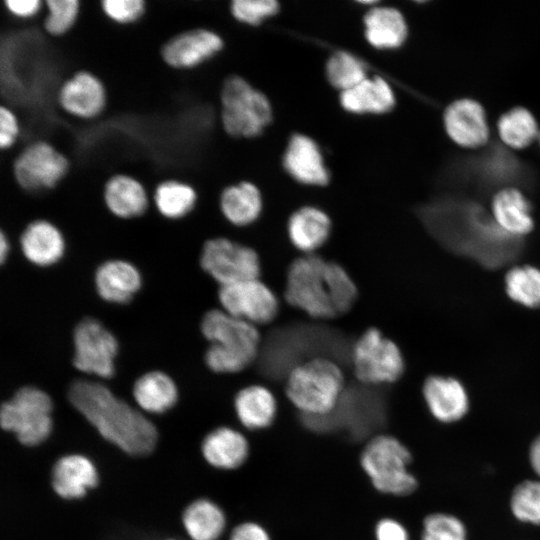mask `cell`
Masks as SVG:
<instances>
[{"label":"cell","mask_w":540,"mask_h":540,"mask_svg":"<svg viewBox=\"0 0 540 540\" xmlns=\"http://www.w3.org/2000/svg\"><path fill=\"white\" fill-rule=\"evenodd\" d=\"M51 484L61 498L79 499L85 496L89 489L97 486V469L84 455H65L59 458L52 468Z\"/></svg>","instance_id":"23"},{"label":"cell","mask_w":540,"mask_h":540,"mask_svg":"<svg viewBox=\"0 0 540 540\" xmlns=\"http://www.w3.org/2000/svg\"><path fill=\"white\" fill-rule=\"evenodd\" d=\"M104 14L118 24H129L140 19L146 8L144 0H102Z\"/></svg>","instance_id":"41"},{"label":"cell","mask_w":540,"mask_h":540,"mask_svg":"<svg viewBox=\"0 0 540 540\" xmlns=\"http://www.w3.org/2000/svg\"><path fill=\"white\" fill-rule=\"evenodd\" d=\"M221 123L235 137H255L270 124L272 108L267 97L240 76L228 77L221 88Z\"/></svg>","instance_id":"7"},{"label":"cell","mask_w":540,"mask_h":540,"mask_svg":"<svg viewBox=\"0 0 540 540\" xmlns=\"http://www.w3.org/2000/svg\"><path fill=\"white\" fill-rule=\"evenodd\" d=\"M68 170L69 162L65 155L45 141L26 146L13 162L14 178L27 191L54 188Z\"/></svg>","instance_id":"13"},{"label":"cell","mask_w":540,"mask_h":540,"mask_svg":"<svg viewBox=\"0 0 540 540\" xmlns=\"http://www.w3.org/2000/svg\"><path fill=\"white\" fill-rule=\"evenodd\" d=\"M47 14L43 27L52 36H61L71 29L80 11L78 0H46Z\"/></svg>","instance_id":"38"},{"label":"cell","mask_w":540,"mask_h":540,"mask_svg":"<svg viewBox=\"0 0 540 540\" xmlns=\"http://www.w3.org/2000/svg\"><path fill=\"white\" fill-rule=\"evenodd\" d=\"M250 442L240 430L219 426L209 431L202 440L201 453L213 468L232 471L243 466L250 456Z\"/></svg>","instance_id":"18"},{"label":"cell","mask_w":540,"mask_h":540,"mask_svg":"<svg viewBox=\"0 0 540 540\" xmlns=\"http://www.w3.org/2000/svg\"><path fill=\"white\" fill-rule=\"evenodd\" d=\"M433 232L447 249L486 268L501 267L515 260L523 250L522 239L505 233L480 210H471L467 217L455 223L434 225Z\"/></svg>","instance_id":"2"},{"label":"cell","mask_w":540,"mask_h":540,"mask_svg":"<svg viewBox=\"0 0 540 540\" xmlns=\"http://www.w3.org/2000/svg\"><path fill=\"white\" fill-rule=\"evenodd\" d=\"M153 201L157 211L163 217L177 220L193 210L197 194L188 183L177 179H167L155 187Z\"/></svg>","instance_id":"32"},{"label":"cell","mask_w":540,"mask_h":540,"mask_svg":"<svg viewBox=\"0 0 540 540\" xmlns=\"http://www.w3.org/2000/svg\"><path fill=\"white\" fill-rule=\"evenodd\" d=\"M19 244L26 260L38 267L58 263L66 250L65 238L60 229L45 219L30 222L22 231Z\"/></svg>","instance_id":"20"},{"label":"cell","mask_w":540,"mask_h":540,"mask_svg":"<svg viewBox=\"0 0 540 540\" xmlns=\"http://www.w3.org/2000/svg\"><path fill=\"white\" fill-rule=\"evenodd\" d=\"M412 455L396 437L379 434L363 447L359 463L371 486L384 495L406 496L417 488L409 470Z\"/></svg>","instance_id":"5"},{"label":"cell","mask_w":540,"mask_h":540,"mask_svg":"<svg viewBox=\"0 0 540 540\" xmlns=\"http://www.w3.org/2000/svg\"><path fill=\"white\" fill-rule=\"evenodd\" d=\"M10 252V242L4 231L0 233V260L2 263L8 258Z\"/></svg>","instance_id":"47"},{"label":"cell","mask_w":540,"mask_h":540,"mask_svg":"<svg viewBox=\"0 0 540 540\" xmlns=\"http://www.w3.org/2000/svg\"><path fill=\"white\" fill-rule=\"evenodd\" d=\"M221 309L255 326L272 322L279 312V300L260 278L219 286Z\"/></svg>","instance_id":"12"},{"label":"cell","mask_w":540,"mask_h":540,"mask_svg":"<svg viewBox=\"0 0 540 540\" xmlns=\"http://www.w3.org/2000/svg\"><path fill=\"white\" fill-rule=\"evenodd\" d=\"M505 291L510 299L528 308L540 307V269L515 266L505 276Z\"/></svg>","instance_id":"34"},{"label":"cell","mask_w":540,"mask_h":540,"mask_svg":"<svg viewBox=\"0 0 540 540\" xmlns=\"http://www.w3.org/2000/svg\"><path fill=\"white\" fill-rule=\"evenodd\" d=\"M340 104L344 110L354 114H383L394 107L395 96L385 79L374 76L340 92Z\"/></svg>","instance_id":"27"},{"label":"cell","mask_w":540,"mask_h":540,"mask_svg":"<svg viewBox=\"0 0 540 540\" xmlns=\"http://www.w3.org/2000/svg\"><path fill=\"white\" fill-rule=\"evenodd\" d=\"M103 199L107 209L122 219L141 216L148 208L144 186L127 174H115L105 182Z\"/></svg>","instance_id":"25"},{"label":"cell","mask_w":540,"mask_h":540,"mask_svg":"<svg viewBox=\"0 0 540 540\" xmlns=\"http://www.w3.org/2000/svg\"><path fill=\"white\" fill-rule=\"evenodd\" d=\"M19 122L16 115L8 107H0V148L9 149L19 134Z\"/></svg>","instance_id":"42"},{"label":"cell","mask_w":540,"mask_h":540,"mask_svg":"<svg viewBox=\"0 0 540 540\" xmlns=\"http://www.w3.org/2000/svg\"><path fill=\"white\" fill-rule=\"evenodd\" d=\"M200 265L219 286L260 278L261 274L257 251L225 237L208 239L204 243Z\"/></svg>","instance_id":"10"},{"label":"cell","mask_w":540,"mask_h":540,"mask_svg":"<svg viewBox=\"0 0 540 540\" xmlns=\"http://www.w3.org/2000/svg\"><path fill=\"white\" fill-rule=\"evenodd\" d=\"M345 387V376L333 359L316 356L289 369L285 395L302 414L323 417L338 406Z\"/></svg>","instance_id":"4"},{"label":"cell","mask_w":540,"mask_h":540,"mask_svg":"<svg viewBox=\"0 0 540 540\" xmlns=\"http://www.w3.org/2000/svg\"><path fill=\"white\" fill-rule=\"evenodd\" d=\"M497 127L504 144L514 149L528 147L540 135L534 116L523 107L504 113L499 118Z\"/></svg>","instance_id":"33"},{"label":"cell","mask_w":540,"mask_h":540,"mask_svg":"<svg viewBox=\"0 0 540 540\" xmlns=\"http://www.w3.org/2000/svg\"><path fill=\"white\" fill-rule=\"evenodd\" d=\"M182 522L191 540H219L227 525L223 509L208 498L191 502L183 511Z\"/></svg>","instance_id":"31"},{"label":"cell","mask_w":540,"mask_h":540,"mask_svg":"<svg viewBox=\"0 0 540 540\" xmlns=\"http://www.w3.org/2000/svg\"><path fill=\"white\" fill-rule=\"evenodd\" d=\"M220 210L225 219L238 227L254 223L263 209L260 190L251 182L244 181L226 187L220 195Z\"/></svg>","instance_id":"30"},{"label":"cell","mask_w":540,"mask_h":540,"mask_svg":"<svg viewBox=\"0 0 540 540\" xmlns=\"http://www.w3.org/2000/svg\"><path fill=\"white\" fill-rule=\"evenodd\" d=\"M367 42L377 49H395L406 40L408 29L401 12L392 7H371L364 16Z\"/></svg>","instance_id":"28"},{"label":"cell","mask_w":540,"mask_h":540,"mask_svg":"<svg viewBox=\"0 0 540 540\" xmlns=\"http://www.w3.org/2000/svg\"><path fill=\"white\" fill-rule=\"evenodd\" d=\"M332 223L322 209L304 206L294 211L287 222L288 239L303 254H313L329 239Z\"/></svg>","instance_id":"24"},{"label":"cell","mask_w":540,"mask_h":540,"mask_svg":"<svg viewBox=\"0 0 540 540\" xmlns=\"http://www.w3.org/2000/svg\"><path fill=\"white\" fill-rule=\"evenodd\" d=\"M6 9L19 18H30L36 15L42 7L40 0H5Z\"/></svg>","instance_id":"45"},{"label":"cell","mask_w":540,"mask_h":540,"mask_svg":"<svg viewBox=\"0 0 540 540\" xmlns=\"http://www.w3.org/2000/svg\"><path fill=\"white\" fill-rule=\"evenodd\" d=\"M68 399L104 439L125 453L142 456L155 447L158 433L153 423L104 384L76 380Z\"/></svg>","instance_id":"1"},{"label":"cell","mask_w":540,"mask_h":540,"mask_svg":"<svg viewBox=\"0 0 540 540\" xmlns=\"http://www.w3.org/2000/svg\"><path fill=\"white\" fill-rule=\"evenodd\" d=\"M233 408L240 425L253 432L271 427L278 414V402L272 390L256 383L236 393Z\"/></svg>","instance_id":"22"},{"label":"cell","mask_w":540,"mask_h":540,"mask_svg":"<svg viewBox=\"0 0 540 540\" xmlns=\"http://www.w3.org/2000/svg\"><path fill=\"white\" fill-rule=\"evenodd\" d=\"M200 329L209 342L204 361L212 372L238 373L256 360L261 341L257 326L222 309H211L203 315Z\"/></svg>","instance_id":"3"},{"label":"cell","mask_w":540,"mask_h":540,"mask_svg":"<svg viewBox=\"0 0 540 540\" xmlns=\"http://www.w3.org/2000/svg\"><path fill=\"white\" fill-rule=\"evenodd\" d=\"M444 127L459 146L477 148L489 138V127L483 107L472 99H459L444 112Z\"/></svg>","instance_id":"17"},{"label":"cell","mask_w":540,"mask_h":540,"mask_svg":"<svg viewBox=\"0 0 540 540\" xmlns=\"http://www.w3.org/2000/svg\"><path fill=\"white\" fill-rule=\"evenodd\" d=\"M326 76L329 83L341 92L349 90L367 77V67L355 55L338 51L332 54L326 63Z\"/></svg>","instance_id":"35"},{"label":"cell","mask_w":540,"mask_h":540,"mask_svg":"<svg viewBox=\"0 0 540 540\" xmlns=\"http://www.w3.org/2000/svg\"><path fill=\"white\" fill-rule=\"evenodd\" d=\"M73 346V365L78 371L103 379L113 377L119 343L99 320H80L73 330Z\"/></svg>","instance_id":"11"},{"label":"cell","mask_w":540,"mask_h":540,"mask_svg":"<svg viewBox=\"0 0 540 540\" xmlns=\"http://www.w3.org/2000/svg\"><path fill=\"white\" fill-rule=\"evenodd\" d=\"M421 540H466L465 526L452 515L430 514L423 521Z\"/></svg>","instance_id":"39"},{"label":"cell","mask_w":540,"mask_h":540,"mask_svg":"<svg viewBox=\"0 0 540 540\" xmlns=\"http://www.w3.org/2000/svg\"><path fill=\"white\" fill-rule=\"evenodd\" d=\"M94 283L101 299L114 304L130 302L142 286V276L131 262L111 259L95 272Z\"/></svg>","instance_id":"21"},{"label":"cell","mask_w":540,"mask_h":540,"mask_svg":"<svg viewBox=\"0 0 540 540\" xmlns=\"http://www.w3.org/2000/svg\"><path fill=\"white\" fill-rule=\"evenodd\" d=\"M425 403L434 418L451 423L463 418L469 409V397L463 384L454 377L432 375L423 389Z\"/></svg>","instance_id":"19"},{"label":"cell","mask_w":540,"mask_h":540,"mask_svg":"<svg viewBox=\"0 0 540 540\" xmlns=\"http://www.w3.org/2000/svg\"><path fill=\"white\" fill-rule=\"evenodd\" d=\"M530 462L534 471L540 477V436L533 442L531 446Z\"/></svg>","instance_id":"46"},{"label":"cell","mask_w":540,"mask_h":540,"mask_svg":"<svg viewBox=\"0 0 540 540\" xmlns=\"http://www.w3.org/2000/svg\"><path fill=\"white\" fill-rule=\"evenodd\" d=\"M52 410V400L45 391L23 386L2 403L0 424L4 430L14 433L22 445L37 446L52 432Z\"/></svg>","instance_id":"8"},{"label":"cell","mask_w":540,"mask_h":540,"mask_svg":"<svg viewBox=\"0 0 540 540\" xmlns=\"http://www.w3.org/2000/svg\"><path fill=\"white\" fill-rule=\"evenodd\" d=\"M326 278L331 302L337 316L349 312L359 295L352 276L341 264L327 260Z\"/></svg>","instance_id":"36"},{"label":"cell","mask_w":540,"mask_h":540,"mask_svg":"<svg viewBox=\"0 0 540 540\" xmlns=\"http://www.w3.org/2000/svg\"><path fill=\"white\" fill-rule=\"evenodd\" d=\"M132 395L141 410L150 414H161L176 404L178 388L167 373L153 370L137 378L133 384Z\"/></svg>","instance_id":"29"},{"label":"cell","mask_w":540,"mask_h":540,"mask_svg":"<svg viewBox=\"0 0 540 540\" xmlns=\"http://www.w3.org/2000/svg\"><path fill=\"white\" fill-rule=\"evenodd\" d=\"M326 263L316 253L303 254L290 262L286 273V302L316 320L337 317L330 298Z\"/></svg>","instance_id":"6"},{"label":"cell","mask_w":540,"mask_h":540,"mask_svg":"<svg viewBox=\"0 0 540 540\" xmlns=\"http://www.w3.org/2000/svg\"><path fill=\"white\" fill-rule=\"evenodd\" d=\"M351 364L355 377L367 385L392 384L405 370L399 346L376 327L366 329L355 340Z\"/></svg>","instance_id":"9"},{"label":"cell","mask_w":540,"mask_h":540,"mask_svg":"<svg viewBox=\"0 0 540 540\" xmlns=\"http://www.w3.org/2000/svg\"><path fill=\"white\" fill-rule=\"evenodd\" d=\"M222 48L223 40L217 33L197 28L168 39L161 47V57L174 69H190L210 59Z\"/></svg>","instance_id":"14"},{"label":"cell","mask_w":540,"mask_h":540,"mask_svg":"<svg viewBox=\"0 0 540 540\" xmlns=\"http://www.w3.org/2000/svg\"><path fill=\"white\" fill-rule=\"evenodd\" d=\"M375 540H410L406 527L397 519L383 517L374 527Z\"/></svg>","instance_id":"43"},{"label":"cell","mask_w":540,"mask_h":540,"mask_svg":"<svg viewBox=\"0 0 540 540\" xmlns=\"http://www.w3.org/2000/svg\"><path fill=\"white\" fill-rule=\"evenodd\" d=\"M57 101L68 114L77 118L91 119L103 111L106 91L96 75L80 70L60 86Z\"/></svg>","instance_id":"15"},{"label":"cell","mask_w":540,"mask_h":540,"mask_svg":"<svg viewBox=\"0 0 540 540\" xmlns=\"http://www.w3.org/2000/svg\"><path fill=\"white\" fill-rule=\"evenodd\" d=\"M511 509L520 521L540 525V481H524L513 491Z\"/></svg>","instance_id":"37"},{"label":"cell","mask_w":540,"mask_h":540,"mask_svg":"<svg viewBox=\"0 0 540 540\" xmlns=\"http://www.w3.org/2000/svg\"><path fill=\"white\" fill-rule=\"evenodd\" d=\"M228 540H272V536L261 523L246 520L233 527Z\"/></svg>","instance_id":"44"},{"label":"cell","mask_w":540,"mask_h":540,"mask_svg":"<svg viewBox=\"0 0 540 540\" xmlns=\"http://www.w3.org/2000/svg\"><path fill=\"white\" fill-rule=\"evenodd\" d=\"M230 9L239 22L258 25L278 13L279 3L275 0H234Z\"/></svg>","instance_id":"40"},{"label":"cell","mask_w":540,"mask_h":540,"mask_svg":"<svg viewBox=\"0 0 540 540\" xmlns=\"http://www.w3.org/2000/svg\"><path fill=\"white\" fill-rule=\"evenodd\" d=\"M283 166L297 182L309 186H325L329 172L317 143L307 135L291 136L283 155Z\"/></svg>","instance_id":"16"},{"label":"cell","mask_w":540,"mask_h":540,"mask_svg":"<svg viewBox=\"0 0 540 540\" xmlns=\"http://www.w3.org/2000/svg\"><path fill=\"white\" fill-rule=\"evenodd\" d=\"M539 142H540V135H539Z\"/></svg>","instance_id":"48"},{"label":"cell","mask_w":540,"mask_h":540,"mask_svg":"<svg viewBox=\"0 0 540 540\" xmlns=\"http://www.w3.org/2000/svg\"><path fill=\"white\" fill-rule=\"evenodd\" d=\"M495 223L508 235L522 239L534 228L531 206L522 192L508 187L498 191L492 200Z\"/></svg>","instance_id":"26"}]
</instances>
